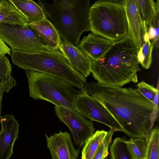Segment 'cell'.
Returning <instances> with one entry per match:
<instances>
[{
  "instance_id": "cell-15",
  "label": "cell",
  "mask_w": 159,
  "mask_h": 159,
  "mask_svg": "<svg viewBox=\"0 0 159 159\" xmlns=\"http://www.w3.org/2000/svg\"><path fill=\"white\" fill-rule=\"evenodd\" d=\"M29 25L40 39L49 48L58 50L61 42L59 34L52 23L45 18Z\"/></svg>"
},
{
  "instance_id": "cell-13",
  "label": "cell",
  "mask_w": 159,
  "mask_h": 159,
  "mask_svg": "<svg viewBox=\"0 0 159 159\" xmlns=\"http://www.w3.org/2000/svg\"><path fill=\"white\" fill-rule=\"evenodd\" d=\"M58 50L72 68L86 78L91 73L92 59L77 47L61 41Z\"/></svg>"
},
{
  "instance_id": "cell-12",
  "label": "cell",
  "mask_w": 159,
  "mask_h": 159,
  "mask_svg": "<svg viewBox=\"0 0 159 159\" xmlns=\"http://www.w3.org/2000/svg\"><path fill=\"white\" fill-rule=\"evenodd\" d=\"M127 20L128 33L126 38L139 49L148 25L143 21L138 11L136 0H122Z\"/></svg>"
},
{
  "instance_id": "cell-4",
  "label": "cell",
  "mask_w": 159,
  "mask_h": 159,
  "mask_svg": "<svg viewBox=\"0 0 159 159\" xmlns=\"http://www.w3.org/2000/svg\"><path fill=\"white\" fill-rule=\"evenodd\" d=\"M11 50L12 63L25 70H32L57 76L79 89L87 83L86 78L72 68L59 50L30 52Z\"/></svg>"
},
{
  "instance_id": "cell-1",
  "label": "cell",
  "mask_w": 159,
  "mask_h": 159,
  "mask_svg": "<svg viewBox=\"0 0 159 159\" xmlns=\"http://www.w3.org/2000/svg\"><path fill=\"white\" fill-rule=\"evenodd\" d=\"M81 91L99 102L110 113L130 138L147 142L152 130L150 118L153 109L152 102L138 89L107 86L90 82Z\"/></svg>"
},
{
  "instance_id": "cell-7",
  "label": "cell",
  "mask_w": 159,
  "mask_h": 159,
  "mask_svg": "<svg viewBox=\"0 0 159 159\" xmlns=\"http://www.w3.org/2000/svg\"><path fill=\"white\" fill-rule=\"evenodd\" d=\"M0 37L11 49L16 51L36 52L53 50L40 39L29 24L0 22Z\"/></svg>"
},
{
  "instance_id": "cell-9",
  "label": "cell",
  "mask_w": 159,
  "mask_h": 159,
  "mask_svg": "<svg viewBox=\"0 0 159 159\" xmlns=\"http://www.w3.org/2000/svg\"><path fill=\"white\" fill-rule=\"evenodd\" d=\"M57 116L69 128L75 145L81 147L95 132L93 121L83 114L68 108L55 106Z\"/></svg>"
},
{
  "instance_id": "cell-14",
  "label": "cell",
  "mask_w": 159,
  "mask_h": 159,
  "mask_svg": "<svg viewBox=\"0 0 159 159\" xmlns=\"http://www.w3.org/2000/svg\"><path fill=\"white\" fill-rule=\"evenodd\" d=\"M113 42L92 33L84 36L77 47L93 60H97L111 46Z\"/></svg>"
},
{
  "instance_id": "cell-6",
  "label": "cell",
  "mask_w": 159,
  "mask_h": 159,
  "mask_svg": "<svg viewBox=\"0 0 159 159\" xmlns=\"http://www.w3.org/2000/svg\"><path fill=\"white\" fill-rule=\"evenodd\" d=\"M89 20L93 34L113 43L125 38L128 26L124 5L116 0H99L90 7Z\"/></svg>"
},
{
  "instance_id": "cell-2",
  "label": "cell",
  "mask_w": 159,
  "mask_h": 159,
  "mask_svg": "<svg viewBox=\"0 0 159 159\" xmlns=\"http://www.w3.org/2000/svg\"><path fill=\"white\" fill-rule=\"evenodd\" d=\"M139 49L130 39L125 38L113 43L99 59L92 60L91 72L101 85L122 87L138 81L137 55Z\"/></svg>"
},
{
  "instance_id": "cell-24",
  "label": "cell",
  "mask_w": 159,
  "mask_h": 159,
  "mask_svg": "<svg viewBox=\"0 0 159 159\" xmlns=\"http://www.w3.org/2000/svg\"><path fill=\"white\" fill-rule=\"evenodd\" d=\"M145 159H159V128L158 126L152 130L148 142Z\"/></svg>"
},
{
  "instance_id": "cell-22",
  "label": "cell",
  "mask_w": 159,
  "mask_h": 159,
  "mask_svg": "<svg viewBox=\"0 0 159 159\" xmlns=\"http://www.w3.org/2000/svg\"><path fill=\"white\" fill-rule=\"evenodd\" d=\"M125 143L133 159H145L148 142L145 139L130 138Z\"/></svg>"
},
{
  "instance_id": "cell-27",
  "label": "cell",
  "mask_w": 159,
  "mask_h": 159,
  "mask_svg": "<svg viewBox=\"0 0 159 159\" xmlns=\"http://www.w3.org/2000/svg\"><path fill=\"white\" fill-rule=\"evenodd\" d=\"M137 86L140 93L146 98L152 102L156 94L157 88L143 81L138 83Z\"/></svg>"
},
{
  "instance_id": "cell-8",
  "label": "cell",
  "mask_w": 159,
  "mask_h": 159,
  "mask_svg": "<svg viewBox=\"0 0 159 159\" xmlns=\"http://www.w3.org/2000/svg\"><path fill=\"white\" fill-rule=\"evenodd\" d=\"M78 111L92 121L103 124L115 131H125L108 110L97 100L85 93L75 96Z\"/></svg>"
},
{
  "instance_id": "cell-18",
  "label": "cell",
  "mask_w": 159,
  "mask_h": 159,
  "mask_svg": "<svg viewBox=\"0 0 159 159\" xmlns=\"http://www.w3.org/2000/svg\"><path fill=\"white\" fill-rule=\"evenodd\" d=\"M138 11L142 20L148 25L159 13V1L136 0Z\"/></svg>"
},
{
  "instance_id": "cell-26",
  "label": "cell",
  "mask_w": 159,
  "mask_h": 159,
  "mask_svg": "<svg viewBox=\"0 0 159 159\" xmlns=\"http://www.w3.org/2000/svg\"><path fill=\"white\" fill-rule=\"evenodd\" d=\"M148 27L149 39L152 44L156 49L159 47V13H158Z\"/></svg>"
},
{
  "instance_id": "cell-17",
  "label": "cell",
  "mask_w": 159,
  "mask_h": 159,
  "mask_svg": "<svg viewBox=\"0 0 159 159\" xmlns=\"http://www.w3.org/2000/svg\"><path fill=\"white\" fill-rule=\"evenodd\" d=\"M0 22L20 25L29 24L26 18L9 0L0 1Z\"/></svg>"
},
{
  "instance_id": "cell-19",
  "label": "cell",
  "mask_w": 159,
  "mask_h": 159,
  "mask_svg": "<svg viewBox=\"0 0 159 159\" xmlns=\"http://www.w3.org/2000/svg\"><path fill=\"white\" fill-rule=\"evenodd\" d=\"M12 66L8 57L0 58V86L4 91L8 93L17 84L11 76Z\"/></svg>"
},
{
  "instance_id": "cell-28",
  "label": "cell",
  "mask_w": 159,
  "mask_h": 159,
  "mask_svg": "<svg viewBox=\"0 0 159 159\" xmlns=\"http://www.w3.org/2000/svg\"><path fill=\"white\" fill-rule=\"evenodd\" d=\"M158 87L159 80H158L157 87L156 88L157 91L155 96L152 101V102L153 105V109L150 118V128L151 130L152 129V127L154 123L156 120L158 115L159 111L158 106L159 92Z\"/></svg>"
},
{
  "instance_id": "cell-3",
  "label": "cell",
  "mask_w": 159,
  "mask_h": 159,
  "mask_svg": "<svg viewBox=\"0 0 159 159\" xmlns=\"http://www.w3.org/2000/svg\"><path fill=\"white\" fill-rule=\"evenodd\" d=\"M90 0H53L50 4L38 0L39 5L57 31L61 41L77 47L84 32L90 31Z\"/></svg>"
},
{
  "instance_id": "cell-23",
  "label": "cell",
  "mask_w": 159,
  "mask_h": 159,
  "mask_svg": "<svg viewBox=\"0 0 159 159\" xmlns=\"http://www.w3.org/2000/svg\"><path fill=\"white\" fill-rule=\"evenodd\" d=\"M124 137L116 138L110 147L111 159H133L125 143Z\"/></svg>"
},
{
  "instance_id": "cell-11",
  "label": "cell",
  "mask_w": 159,
  "mask_h": 159,
  "mask_svg": "<svg viewBox=\"0 0 159 159\" xmlns=\"http://www.w3.org/2000/svg\"><path fill=\"white\" fill-rule=\"evenodd\" d=\"M0 159H9L13 153V146L18 138L20 124L12 115L0 117Z\"/></svg>"
},
{
  "instance_id": "cell-16",
  "label": "cell",
  "mask_w": 159,
  "mask_h": 159,
  "mask_svg": "<svg viewBox=\"0 0 159 159\" xmlns=\"http://www.w3.org/2000/svg\"><path fill=\"white\" fill-rule=\"evenodd\" d=\"M27 19L29 24L42 20L47 17L41 6L31 0H9Z\"/></svg>"
},
{
  "instance_id": "cell-21",
  "label": "cell",
  "mask_w": 159,
  "mask_h": 159,
  "mask_svg": "<svg viewBox=\"0 0 159 159\" xmlns=\"http://www.w3.org/2000/svg\"><path fill=\"white\" fill-rule=\"evenodd\" d=\"M148 27L145 28L142 41L139 48L137 55L139 63L144 69H148L151 66L152 61V53L153 47L148 35Z\"/></svg>"
},
{
  "instance_id": "cell-25",
  "label": "cell",
  "mask_w": 159,
  "mask_h": 159,
  "mask_svg": "<svg viewBox=\"0 0 159 159\" xmlns=\"http://www.w3.org/2000/svg\"><path fill=\"white\" fill-rule=\"evenodd\" d=\"M107 132L106 136L99 145L92 159H105L109 154L108 150L115 131L112 129Z\"/></svg>"
},
{
  "instance_id": "cell-5",
  "label": "cell",
  "mask_w": 159,
  "mask_h": 159,
  "mask_svg": "<svg viewBox=\"0 0 159 159\" xmlns=\"http://www.w3.org/2000/svg\"><path fill=\"white\" fill-rule=\"evenodd\" d=\"M25 71L31 97L78 112L74 97L81 93V91L75 89L70 82L57 76L32 70Z\"/></svg>"
},
{
  "instance_id": "cell-29",
  "label": "cell",
  "mask_w": 159,
  "mask_h": 159,
  "mask_svg": "<svg viewBox=\"0 0 159 159\" xmlns=\"http://www.w3.org/2000/svg\"><path fill=\"white\" fill-rule=\"evenodd\" d=\"M11 49L0 37V58H2L7 54L10 55Z\"/></svg>"
},
{
  "instance_id": "cell-20",
  "label": "cell",
  "mask_w": 159,
  "mask_h": 159,
  "mask_svg": "<svg viewBox=\"0 0 159 159\" xmlns=\"http://www.w3.org/2000/svg\"><path fill=\"white\" fill-rule=\"evenodd\" d=\"M107 132L104 130H97L85 142L81 152L82 159H92Z\"/></svg>"
},
{
  "instance_id": "cell-30",
  "label": "cell",
  "mask_w": 159,
  "mask_h": 159,
  "mask_svg": "<svg viewBox=\"0 0 159 159\" xmlns=\"http://www.w3.org/2000/svg\"><path fill=\"white\" fill-rule=\"evenodd\" d=\"M4 91L0 86V117H1V108L2 102V98L3 94Z\"/></svg>"
},
{
  "instance_id": "cell-10",
  "label": "cell",
  "mask_w": 159,
  "mask_h": 159,
  "mask_svg": "<svg viewBox=\"0 0 159 159\" xmlns=\"http://www.w3.org/2000/svg\"><path fill=\"white\" fill-rule=\"evenodd\" d=\"M47 138V146L52 159H77L79 150L75 147L70 133L60 131Z\"/></svg>"
},
{
  "instance_id": "cell-31",
  "label": "cell",
  "mask_w": 159,
  "mask_h": 159,
  "mask_svg": "<svg viewBox=\"0 0 159 159\" xmlns=\"http://www.w3.org/2000/svg\"><path fill=\"white\" fill-rule=\"evenodd\" d=\"M105 159H110V158H107H107H105Z\"/></svg>"
}]
</instances>
